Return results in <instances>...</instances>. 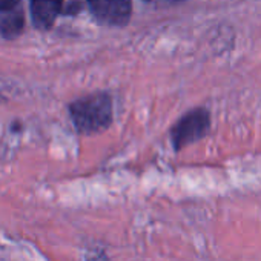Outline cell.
<instances>
[{"mask_svg": "<svg viewBox=\"0 0 261 261\" xmlns=\"http://www.w3.org/2000/svg\"><path fill=\"white\" fill-rule=\"evenodd\" d=\"M71 117L80 134H97L112 121L111 98L103 94H91L71 105Z\"/></svg>", "mask_w": 261, "mask_h": 261, "instance_id": "6da1fadb", "label": "cell"}, {"mask_svg": "<svg viewBox=\"0 0 261 261\" xmlns=\"http://www.w3.org/2000/svg\"><path fill=\"white\" fill-rule=\"evenodd\" d=\"M211 127V117L206 109H194L181 117L172 127V145L177 151L201 140Z\"/></svg>", "mask_w": 261, "mask_h": 261, "instance_id": "7a4b0ae2", "label": "cell"}, {"mask_svg": "<svg viewBox=\"0 0 261 261\" xmlns=\"http://www.w3.org/2000/svg\"><path fill=\"white\" fill-rule=\"evenodd\" d=\"M94 16L108 27H124L129 22L130 0H88Z\"/></svg>", "mask_w": 261, "mask_h": 261, "instance_id": "3957f363", "label": "cell"}, {"mask_svg": "<svg viewBox=\"0 0 261 261\" xmlns=\"http://www.w3.org/2000/svg\"><path fill=\"white\" fill-rule=\"evenodd\" d=\"M63 0H31L33 22L40 30H48L54 25L60 14Z\"/></svg>", "mask_w": 261, "mask_h": 261, "instance_id": "277c9868", "label": "cell"}, {"mask_svg": "<svg viewBox=\"0 0 261 261\" xmlns=\"http://www.w3.org/2000/svg\"><path fill=\"white\" fill-rule=\"evenodd\" d=\"M25 25V19L20 10L13 8L8 11H4L2 16H0V33H2L7 39H13L17 37Z\"/></svg>", "mask_w": 261, "mask_h": 261, "instance_id": "5b68a950", "label": "cell"}, {"mask_svg": "<svg viewBox=\"0 0 261 261\" xmlns=\"http://www.w3.org/2000/svg\"><path fill=\"white\" fill-rule=\"evenodd\" d=\"M19 2H20V0H0V13L16 8L19 5Z\"/></svg>", "mask_w": 261, "mask_h": 261, "instance_id": "8992f818", "label": "cell"}, {"mask_svg": "<svg viewBox=\"0 0 261 261\" xmlns=\"http://www.w3.org/2000/svg\"><path fill=\"white\" fill-rule=\"evenodd\" d=\"M86 261H108V256L105 255V252L97 250V252H89L86 255Z\"/></svg>", "mask_w": 261, "mask_h": 261, "instance_id": "52a82bcc", "label": "cell"}]
</instances>
